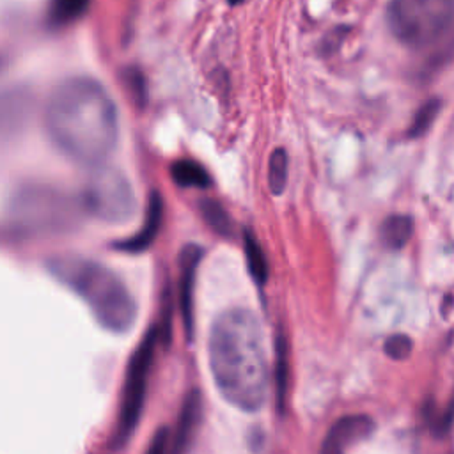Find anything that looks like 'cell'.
<instances>
[{
	"mask_svg": "<svg viewBox=\"0 0 454 454\" xmlns=\"http://www.w3.org/2000/svg\"><path fill=\"white\" fill-rule=\"evenodd\" d=\"M158 339H160V328H151L144 335L142 342L137 346V349L133 351L126 365V378H124V387L121 394L119 417H117L115 433L112 438V443L115 447H121L131 436V433L135 431L140 420Z\"/></svg>",
	"mask_w": 454,
	"mask_h": 454,
	"instance_id": "cell-6",
	"label": "cell"
},
{
	"mask_svg": "<svg viewBox=\"0 0 454 454\" xmlns=\"http://www.w3.org/2000/svg\"><path fill=\"white\" fill-rule=\"evenodd\" d=\"M411 348H413L411 339L408 335H404V333L390 335L385 340V346H383L387 356H390L392 360H404V358H408V355L411 353Z\"/></svg>",
	"mask_w": 454,
	"mask_h": 454,
	"instance_id": "cell-20",
	"label": "cell"
},
{
	"mask_svg": "<svg viewBox=\"0 0 454 454\" xmlns=\"http://www.w3.org/2000/svg\"><path fill=\"white\" fill-rule=\"evenodd\" d=\"M202 254V247L195 243L183 247L179 254V305L188 339H192L193 332V287Z\"/></svg>",
	"mask_w": 454,
	"mask_h": 454,
	"instance_id": "cell-10",
	"label": "cell"
},
{
	"mask_svg": "<svg viewBox=\"0 0 454 454\" xmlns=\"http://www.w3.org/2000/svg\"><path fill=\"white\" fill-rule=\"evenodd\" d=\"M387 23L403 46L431 66L454 55V0H390Z\"/></svg>",
	"mask_w": 454,
	"mask_h": 454,
	"instance_id": "cell-4",
	"label": "cell"
},
{
	"mask_svg": "<svg viewBox=\"0 0 454 454\" xmlns=\"http://www.w3.org/2000/svg\"><path fill=\"white\" fill-rule=\"evenodd\" d=\"M170 177L181 188H197L206 190L211 186V176L197 161L192 160H177L170 165Z\"/></svg>",
	"mask_w": 454,
	"mask_h": 454,
	"instance_id": "cell-12",
	"label": "cell"
},
{
	"mask_svg": "<svg viewBox=\"0 0 454 454\" xmlns=\"http://www.w3.org/2000/svg\"><path fill=\"white\" fill-rule=\"evenodd\" d=\"M80 206L106 223H122L137 211V199L129 179L115 167H96L87 179Z\"/></svg>",
	"mask_w": 454,
	"mask_h": 454,
	"instance_id": "cell-5",
	"label": "cell"
},
{
	"mask_svg": "<svg viewBox=\"0 0 454 454\" xmlns=\"http://www.w3.org/2000/svg\"><path fill=\"white\" fill-rule=\"evenodd\" d=\"M287 374H289V365H287V344L286 339H278L277 340V395H278V403L282 404V401L287 395Z\"/></svg>",
	"mask_w": 454,
	"mask_h": 454,
	"instance_id": "cell-19",
	"label": "cell"
},
{
	"mask_svg": "<svg viewBox=\"0 0 454 454\" xmlns=\"http://www.w3.org/2000/svg\"><path fill=\"white\" fill-rule=\"evenodd\" d=\"M161 220H163V199L158 190H153L149 195L147 207H145L144 225L133 236L117 241L115 248L128 252V254H140V252L147 250L160 232Z\"/></svg>",
	"mask_w": 454,
	"mask_h": 454,
	"instance_id": "cell-11",
	"label": "cell"
},
{
	"mask_svg": "<svg viewBox=\"0 0 454 454\" xmlns=\"http://www.w3.org/2000/svg\"><path fill=\"white\" fill-rule=\"evenodd\" d=\"M126 83H128V89H129L135 103L138 106H144L145 99H147V89H145V80H144L142 73L138 69H133V67L128 69Z\"/></svg>",
	"mask_w": 454,
	"mask_h": 454,
	"instance_id": "cell-21",
	"label": "cell"
},
{
	"mask_svg": "<svg viewBox=\"0 0 454 454\" xmlns=\"http://www.w3.org/2000/svg\"><path fill=\"white\" fill-rule=\"evenodd\" d=\"M231 4H238V2H241V0H229Z\"/></svg>",
	"mask_w": 454,
	"mask_h": 454,
	"instance_id": "cell-23",
	"label": "cell"
},
{
	"mask_svg": "<svg viewBox=\"0 0 454 454\" xmlns=\"http://www.w3.org/2000/svg\"><path fill=\"white\" fill-rule=\"evenodd\" d=\"M44 128L67 160L96 168L105 165L117 144V106L94 78H67L46 101Z\"/></svg>",
	"mask_w": 454,
	"mask_h": 454,
	"instance_id": "cell-1",
	"label": "cell"
},
{
	"mask_svg": "<svg viewBox=\"0 0 454 454\" xmlns=\"http://www.w3.org/2000/svg\"><path fill=\"white\" fill-rule=\"evenodd\" d=\"M199 211L204 218V222L220 236H225V238H231L232 232H234V227H232V220L229 216V213L225 211V207L215 200V199H202L199 202Z\"/></svg>",
	"mask_w": 454,
	"mask_h": 454,
	"instance_id": "cell-15",
	"label": "cell"
},
{
	"mask_svg": "<svg viewBox=\"0 0 454 454\" xmlns=\"http://www.w3.org/2000/svg\"><path fill=\"white\" fill-rule=\"evenodd\" d=\"M11 227L16 232H43L59 229L67 222L73 207L59 190L46 186H27L11 202Z\"/></svg>",
	"mask_w": 454,
	"mask_h": 454,
	"instance_id": "cell-7",
	"label": "cell"
},
{
	"mask_svg": "<svg viewBox=\"0 0 454 454\" xmlns=\"http://www.w3.org/2000/svg\"><path fill=\"white\" fill-rule=\"evenodd\" d=\"M48 271L80 296L96 321L114 332H128L137 319V301L126 284L108 266L82 255H55Z\"/></svg>",
	"mask_w": 454,
	"mask_h": 454,
	"instance_id": "cell-3",
	"label": "cell"
},
{
	"mask_svg": "<svg viewBox=\"0 0 454 454\" xmlns=\"http://www.w3.org/2000/svg\"><path fill=\"white\" fill-rule=\"evenodd\" d=\"M90 0H51L48 9L50 23L64 27L83 16Z\"/></svg>",
	"mask_w": 454,
	"mask_h": 454,
	"instance_id": "cell-16",
	"label": "cell"
},
{
	"mask_svg": "<svg viewBox=\"0 0 454 454\" xmlns=\"http://www.w3.org/2000/svg\"><path fill=\"white\" fill-rule=\"evenodd\" d=\"M202 420V397L199 390H192L181 406L176 427L168 438L167 454H188L193 447Z\"/></svg>",
	"mask_w": 454,
	"mask_h": 454,
	"instance_id": "cell-9",
	"label": "cell"
},
{
	"mask_svg": "<svg viewBox=\"0 0 454 454\" xmlns=\"http://www.w3.org/2000/svg\"><path fill=\"white\" fill-rule=\"evenodd\" d=\"M211 376L222 397L238 410L257 411L268 397V358L257 317L241 307L223 310L207 340Z\"/></svg>",
	"mask_w": 454,
	"mask_h": 454,
	"instance_id": "cell-2",
	"label": "cell"
},
{
	"mask_svg": "<svg viewBox=\"0 0 454 454\" xmlns=\"http://www.w3.org/2000/svg\"><path fill=\"white\" fill-rule=\"evenodd\" d=\"M413 234V220L408 215H390L380 227L381 243L390 250H401Z\"/></svg>",
	"mask_w": 454,
	"mask_h": 454,
	"instance_id": "cell-13",
	"label": "cell"
},
{
	"mask_svg": "<svg viewBox=\"0 0 454 454\" xmlns=\"http://www.w3.org/2000/svg\"><path fill=\"white\" fill-rule=\"evenodd\" d=\"M167 445H168V431L167 427H161L151 438V443L145 454H167Z\"/></svg>",
	"mask_w": 454,
	"mask_h": 454,
	"instance_id": "cell-22",
	"label": "cell"
},
{
	"mask_svg": "<svg viewBox=\"0 0 454 454\" xmlns=\"http://www.w3.org/2000/svg\"><path fill=\"white\" fill-rule=\"evenodd\" d=\"M440 106H442V103H440V99H436V98H431V99H427L426 103H422V105L419 106V110L415 112L413 119H411V124H410V128H408V137H410V138L422 137V135L429 129V126L433 124V121L436 119V115H438V112H440Z\"/></svg>",
	"mask_w": 454,
	"mask_h": 454,
	"instance_id": "cell-18",
	"label": "cell"
},
{
	"mask_svg": "<svg viewBox=\"0 0 454 454\" xmlns=\"http://www.w3.org/2000/svg\"><path fill=\"white\" fill-rule=\"evenodd\" d=\"M289 158L284 147L273 149L268 160V186L273 195H280L287 184Z\"/></svg>",
	"mask_w": 454,
	"mask_h": 454,
	"instance_id": "cell-17",
	"label": "cell"
},
{
	"mask_svg": "<svg viewBox=\"0 0 454 454\" xmlns=\"http://www.w3.org/2000/svg\"><path fill=\"white\" fill-rule=\"evenodd\" d=\"M243 248H245V259H247V268L250 277L254 278L255 284L262 286L268 278V261L261 243L250 231H245L243 234Z\"/></svg>",
	"mask_w": 454,
	"mask_h": 454,
	"instance_id": "cell-14",
	"label": "cell"
},
{
	"mask_svg": "<svg viewBox=\"0 0 454 454\" xmlns=\"http://www.w3.org/2000/svg\"><path fill=\"white\" fill-rule=\"evenodd\" d=\"M374 431L371 417L356 413L337 419L328 429L319 454H346L351 447L369 438Z\"/></svg>",
	"mask_w": 454,
	"mask_h": 454,
	"instance_id": "cell-8",
	"label": "cell"
}]
</instances>
